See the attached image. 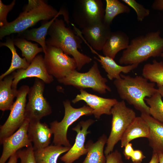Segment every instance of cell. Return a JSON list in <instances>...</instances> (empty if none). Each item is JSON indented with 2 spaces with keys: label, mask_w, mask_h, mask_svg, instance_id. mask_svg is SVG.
<instances>
[{
  "label": "cell",
  "mask_w": 163,
  "mask_h": 163,
  "mask_svg": "<svg viewBox=\"0 0 163 163\" xmlns=\"http://www.w3.org/2000/svg\"><path fill=\"white\" fill-rule=\"evenodd\" d=\"M58 16H57L50 21H45L41 26L38 28L26 30L19 34L21 38L27 40L35 41L41 46L44 53L47 49L46 43V36L51 24Z\"/></svg>",
  "instance_id": "cb8c5ba5"
},
{
  "label": "cell",
  "mask_w": 163,
  "mask_h": 163,
  "mask_svg": "<svg viewBox=\"0 0 163 163\" xmlns=\"http://www.w3.org/2000/svg\"><path fill=\"white\" fill-rule=\"evenodd\" d=\"M44 87L45 83L37 78L29 88L25 111V120L29 122L40 121L52 112L51 107L43 96Z\"/></svg>",
  "instance_id": "ba28073f"
},
{
  "label": "cell",
  "mask_w": 163,
  "mask_h": 163,
  "mask_svg": "<svg viewBox=\"0 0 163 163\" xmlns=\"http://www.w3.org/2000/svg\"><path fill=\"white\" fill-rule=\"evenodd\" d=\"M80 94H78L72 101L75 104L81 101L85 102L88 106L93 110V114L97 119L103 114L110 115L111 110L117 102L115 98H105L92 94L83 89L80 90Z\"/></svg>",
  "instance_id": "9a60e30c"
},
{
  "label": "cell",
  "mask_w": 163,
  "mask_h": 163,
  "mask_svg": "<svg viewBox=\"0 0 163 163\" xmlns=\"http://www.w3.org/2000/svg\"><path fill=\"white\" fill-rule=\"evenodd\" d=\"M113 84L121 99L133 105L141 113L149 114V107L144 101L146 97H150L158 92L155 83L149 82L142 76L132 77L120 74V77L115 79Z\"/></svg>",
  "instance_id": "7a4b0ae2"
},
{
  "label": "cell",
  "mask_w": 163,
  "mask_h": 163,
  "mask_svg": "<svg viewBox=\"0 0 163 163\" xmlns=\"http://www.w3.org/2000/svg\"><path fill=\"white\" fill-rule=\"evenodd\" d=\"M159 157V163H163V153L158 154Z\"/></svg>",
  "instance_id": "60d3db41"
},
{
  "label": "cell",
  "mask_w": 163,
  "mask_h": 163,
  "mask_svg": "<svg viewBox=\"0 0 163 163\" xmlns=\"http://www.w3.org/2000/svg\"><path fill=\"white\" fill-rule=\"evenodd\" d=\"M13 40L14 45L21 51L22 56L24 57L30 64L37 54L43 52L42 48L39 47L38 44L33 43L21 37Z\"/></svg>",
  "instance_id": "f1b7e54d"
},
{
  "label": "cell",
  "mask_w": 163,
  "mask_h": 163,
  "mask_svg": "<svg viewBox=\"0 0 163 163\" xmlns=\"http://www.w3.org/2000/svg\"><path fill=\"white\" fill-rule=\"evenodd\" d=\"M150 129L149 125L140 117H136L129 125L121 139V147H124L134 139L148 138Z\"/></svg>",
  "instance_id": "44dd1931"
},
{
  "label": "cell",
  "mask_w": 163,
  "mask_h": 163,
  "mask_svg": "<svg viewBox=\"0 0 163 163\" xmlns=\"http://www.w3.org/2000/svg\"><path fill=\"white\" fill-rule=\"evenodd\" d=\"M129 43L128 35L121 30L111 32L102 49L105 56L114 59L120 51L126 49Z\"/></svg>",
  "instance_id": "ffe728a7"
},
{
  "label": "cell",
  "mask_w": 163,
  "mask_h": 163,
  "mask_svg": "<svg viewBox=\"0 0 163 163\" xmlns=\"http://www.w3.org/2000/svg\"><path fill=\"white\" fill-rule=\"evenodd\" d=\"M65 113L62 120L59 122L54 121L50 123V128L53 135V143L55 145L71 147L72 146L67 138L68 128L75 121L83 116L93 114V110L88 105L75 108L71 104L69 101L63 102Z\"/></svg>",
  "instance_id": "52a82bcc"
},
{
  "label": "cell",
  "mask_w": 163,
  "mask_h": 163,
  "mask_svg": "<svg viewBox=\"0 0 163 163\" xmlns=\"http://www.w3.org/2000/svg\"><path fill=\"white\" fill-rule=\"evenodd\" d=\"M44 60L48 73L57 80L66 77L77 68L73 58L60 49L53 46H47Z\"/></svg>",
  "instance_id": "30bf717a"
},
{
  "label": "cell",
  "mask_w": 163,
  "mask_h": 163,
  "mask_svg": "<svg viewBox=\"0 0 163 163\" xmlns=\"http://www.w3.org/2000/svg\"><path fill=\"white\" fill-rule=\"evenodd\" d=\"M105 10L101 0H78L74 5V22L82 29L103 21Z\"/></svg>",
  "instance_id": "9c48e42d"
},
{
  "label": "cell",
  "mask_w": 163,
  "mask_h": 163,
  "mask_svg": "<svg viewBox=\"0 0 163 163\" xmlns=\"http://www.w3.org/2000/svg\"><path fill=\"white\" fill-rule=\"evenodd\" d=\"M13 79L12 72L0 80V109L2 111L10 110L17 95L18 90L12 87Z\"/></svg>",
  "instance_id": "7402d4cb"
},
{
  "label": "cell",
  "mask_w": 163,
  "mask_h": 163,
  "mask_svg": "<svg viewBox=\"0 0 163 163\" xmlns=\"http://www.w3.org/2000/svg\"><path fill=\"white\" fill-rule=\"evenodd\" d=\"M124 147L123 154L126 159L129 160L131 158L134 151L132 144L131 143H129Z\"/></svg>",
  "instance_id": "d590c367"
},
{
  "label": "cell",
  "mask_w": 163,
  "mask_h": 163,
  "mask_svg": "<svg viewBox=\"0 0 163 163\" xmlns=\"http://www.w3.org/2000/svg\"><path fill=\"white\" fill-rule=\"evenodd\" d=\"M142 162H132V163H141Z\"/></svg>",
  "instance_id": "b9f144b4"
},
{
  "label": "cell",
  "mask_w": 163,
  "mask_h": 163,
  "mask_svg": "<svg viewBox=\"0 0 163 163\" xmlns=\"http://www.w3.org/2000/svg\"><path fill=\"white\" fill-rule=\"evenodd\" d=\"M142 75L151 82L156 83L157 86H163V62L154 59L152 63L146 64L142 69Z\"/></svg>",
  "instance_id": "4316f807"
},
{
  "label": "cell",
  "mask_w": 163,
  "mask_h": 163,
  "mask_svg": "<svg viewBox=\"0 0 163 163\" xmlns=\"http://www.w3.org/2000/svg\"><path fill=\"white\" fill-rule=\"evenodd\" d=\"M83 40L89 48L91 52L99 57L98 58L94 56V58L100 62L102 68L107 73V77L110 80L119 78L121 72L128 73L137 68L139 65L138 64H133L124 66H120L117 64L114 59L99 54L91 47L84 39H83Z\"/></svg>",
  "instance_id": "ac0fdd59"
},
{
  "label": "cell",
  "mask_w": 163,
  "mask_h": 163,
  "mask_svg": "<svg viewBox=\"0 0 163 163\" xmlns=\"http://www.w3.org/2000/svg\"><path fill=\"white\" fill-rule=\"evenodd\" d=\"M110 25L103 21L82 29L81 32L88 43L95 50H102L111 32Z\"/></svg>",
  "instance_id": "2e32d148"
},
{
  "label": "cell",
  "mask_w": 163,
  "mask_h": 163,
  "mask_svg": "<svg viewBox=\"0 0 163 163\" xmlns=\"http://www.w3.org/2000/svg\"><path fill=\"white\" fill-rule=\"evenodd\" d=\"M13 73L14 79L12 87L15 89H17L20 80L27 78L36 77L46 84H50L53 80V77L48 73L46 70L44 57L40 55H37L27 69H18Z\"/></svg>",
  "instance_id": "5bb4252c"
},
{
  "label": "cell",
  "mask_w": 163,
  "mask_h": 163,
  "mask_svg": "<svg viewBox=\"0 0 163 163\" xmlns=\"http://www.w3.org/2000/svg\"><path fill=\"white\" fill-rule=\"evenodd\" d=\"M15 0H13L11 3L8 5H5L0 0V27L7 25L8 22L7 20V16L8 13L14 7Z\"/></svg>",
  "instance_id": "d6a6232c"
},
{
  "label": "cell",
  "mask_w": 163,
  "mask_h": 163,
  "mask_svg": "<svg viewBox=\"0 0 163 163\" xmlns=\"http://www.w3.org/2000/svg\"><path fill=\"white\" fill-rule=\"evenodd\" d=\"M122 1L133 8L136 11L138 21H142L150 14V10L135 0H122Z\"/></svg>",
  "instance_id": "4dcf8cb0"
},
{
  "label": "cell",
  "mask_w": 163,
  "mask_h": 163,
  "mask_svg": "<svg viewBox=\"0 0 163 163\" xmlns=\"http://www.w3.org/2000/svg\"><path fill=\"white\" fill-rule=\"evenodd\" d=\"M18 158L16 152L10 157L9 161L7 163H17Z\"/></svg>",
  "instance_id": "f35d334b"
},
{
  "label": "cell",
  "mask_w": 163,
  "mask_h": 163,
  "mask_svg": "<svg viewBox=\"0 0 163 163\" xmlns=\"http://www.w3.org/2000/svg\"><path fill=\"white\" fill-rule=\"evenodd\" d=\"M162 96L157 92L145 100L149 107V114L156 120L163 123V101Z\"/></svg>",
  "instance_id": "f546056e"
},
{
  "label": "cell",
  "mask_w": 163,
  "mask_h": 163,
  "mask_svg": "<svg viewBox=\"0 0 163 163\" xmlns=\"http://www.w3.org/2000/svg\"><path fill=\"white\" fill-rule=\"evenodd\" d=\"M106 157V163H124L121 154L117 150L111 152Z\"/></svg>",
  "instance_id": "836d02e7"
},
{
  "label": "cell",
  "mask_w": 163,
  "mask_h": 163,
  "mask_svg": "<svg viewBox=\"0 0 163 163\" xmlns=\"http://www.w3.org/2000/svg\"><path fill=\"white\" fill-rule=\"evenodd\" d=\"M140 116L149 125L150 132L148 139L152 152L163 153V123L149 114L141 113Z\"/></svg>",
  "instance_id": "d6986e66"
},
{
  "label": "cell",
  "mask_w": 163,
  "mask_h": 163,
  "mask_svg": "<svg viewBox=\"0 0 163 163\" xmlns=\"http://www.w3.org/2000/svg\"><path fill=\"white\" fill-rule=\"evenodd\" d=\"M111 129L104 152L105 156L113 152L129 125L136 117L135 112L127 107L124 101H118L111 109Z\"/></svg>",
  "instance_id": "8992f818"
},
{
  "label": "cell",
  "mask_w": 163,
  "mask_h": 163,
  "mask_svg": "<svg viewBox=\"0 0 163 163\" xmlns=\"http://www.w3.org/2000/svg\"><path fill=\"white\" fill-rule=\"evenodd\" d=\"M107 136L102 135L95 142L89 140L85 145L88 149L87 156L82 163H105L106 157L104 148L107 140Z\"/></svg>",
  "instance_id": "603a6c76"
},
{
  "label": "cell",
  "mask_w": 163,
  "mask_h": 163,
  "mask_svg": "<svg viewBox=\"0 0 163 163\" xmlns=\"http://www.w3.org/2000/svg\"><path fill=\"white\" fill-rule=\"evenodd\" d=\"M0 45L1 47L5 46L8 47L11 50L12 55L11 66L5 72L0 75V80L14 72L16 69H26L29 66L30 64L25 58H21L17 53L12 39L8 38L5 42H1Z\"/></svg>",
  "instance_id": "484cf974"
},
{
  "label": "cell",
  "mask_w": 163,
  "mask_h": 163,
  "mask_svg": "<svg viewBox=\"0 0 163 163\" xmlns=\"http://www.w3.org/2000/svg\"><path fill=\"white\" fill-rule=\"evenodd\" d=\"M158 90L159 93L160 94L161 96L163 97V86H158Z\"/></svg>",
  "instance_id": "ab89813d"
},
{
  "label": "cell",
  "mask_w": 163,
  "mask_h": 163,
  "mask_svg": "<svg viewBox=\"0 0 163 163\" xmlns=\"http://www.w3.org/2000/svg\"><path fill=\"white\" fill-rule=\"evenodd\" d=\"M53 134L50 128L45 123L40 121L29 122L27 135L33 143L34 151L40 150L49 145Z\"/></svg>",
  "instance_id": "e0dca14e"
},
{
  "label": "cell",
  "mask_w": 163,
  "mask_h": 163,
  "mask_svg": "<svg viewBox=\"0 0 163 163\" xmlns=\"http://www.w3.org/2000/svg\"><path fill=\"white\" fill-rule=\"evenodd\" d=\"M17 153L21 160L20 163H37L32 145L23 150L20 149Z\"/></svg>",
  "instance_id": "1f68e13d"
},
{
  "label": "cell",
  "mask_w": 163,
  "mask_h": 163,
  "mask_svg": "<svg viewBox=\"0 0 163 163\" xmlns=\"http://www.w3.org/2000/svg\"><path fill=\"white\" fill-rule=\"evenodd\" d=\"M30 88L22 86L18 90L16 101L10 110L8 117L0 127V141L13 134L22 125L25 120L26 97Z\"/></svg>",
  "instance_id": "8fae6325"
},
{
  "label": "cell",
  "mask_w": 163,
  "mask_h": 163,
  "mask_svg": "<svg viewBox=\"0 0 163 163\" xmlns=\"http://www.w3.org/2000/svg\"><path fill=\"white\" fill-rule=\"evenodd\" d=\"M64 21L57 18L50 27L46 40L47 46L61 49L66 54L72 56L75 59L77 69L80 70L84 66L90 63L92 59L78 50L81 48L83 40L70 28L66 27Z\"/></svg>",
  "instance_id": "3957f363"
},
{
  "label": "cell",
  "mask_w": 163,
  "mask_h": 163,
  "mask_svg": "<svg viewBox=\"0 0 163 163\" xmlns=\"http://www.w3.org/2000/svg\"><path fill=\"white\" fill-rule=\"evenodd\" d=\"M57 80L65 85H72L80 90L90 88L101 94L111 91L106 84L107 80L101 74L96 61H94L93 66L86 72H80L75 69L66 77Z\"/></svg>",
  "instance_id": "5b68a950"
},
{
  "label": "cell",
  "mask_w": 163,
  "mask_h": 163,
  "mask_svg": "<svg viewBox=\"0 0 163 163\" xmlns=\"http://www.w3.org/2000/svg\"><path fill=\"white\" fill-rule=\"evenodd\" d=\"M145 158L142 151L136 149L134 150L131 159L133 162H142Z\"/></svg>",
  "instance_id": "e575fe53"
},
{
  "label": "cell",
  "mask_w": 163,
  "mask_h": 163,
  "mask_svg": "<svg viewBox=\"0 0 163 163\" xmlns=\"http://www.w3.org/2000/svg\"><path fill=\"white\" fill-rule=\"evenodd\" d=\"M160 34L158 30L133 38L123 51L119 63L126 65H139L150 57L160 56L163 53V37Z\"/></svg>",
  "instance_id": "277c9868"
},
{
  "label": "cell",
  "mask_w": 163,
  "mask_h": 163,
  "mask_svg": "<svg viewBox=\"0 0 163 163\" xmlns=\"http://www.w3.org/2000/svg\"><path fill=\"white\" fill-rule=\"evenodd\" d=\"M106 7L103 21L110 25L114 18L123 13H129V7L118 0H106Z\"/></svg>",
  "instance_id": "83f0119b"
},
{
  "label": "cell",
  "mask_w": 163,
  "mask_h": 163,
  "mask_svg": "<svg viewBox=\"0 0 163 163\" xmlns=\"http://www.w3.org/2000/svg\"><path fill=\"white\" fill-rule=\"evenodd\" d=\"M62 10L58 11L43 0H29L18 17L0 28V39L12 34H20L40 21H48L62 14L66 22L68 15Z\"/></svg>",
  "instance_id": "6da1fadb"
},
{
  "label": "cell",
  "mask_w": 163,
  "mask_h": 163,
  "mask_svg": "<svg viewBox=\"0 0 163 163\" xmlns=\"http://www.w3.org/2000/svg\"><path fill=\"white\" fill-rule=\"evenodd\" d=\"M94 122L91 119L82 121L72 128L77 133L75 142L67 153L60 158L61 161L64 163H73L81 156L87 153L88 149L85 143L87 134L90 133L87 130Z\"/></svg>",
  "instance_id": "4fadbf2b"
},
{
  "label": "cell",
  "mask_w": 163,
  "mask_h": 163,
  "mask_svg": "<svg viewBox=\"0 0 163 163\" xmlns=\"http://www.w3.org/2000/svg\"><path fill=\"white\" fill-rule=\"evenodd\" d=\"M29 122L25 120L21 126L13 134L1 141L3 151L0 158V163H5L8 159L24 147L32 145L29 139L27 129Z\"/></svg>",
  "instance_id": "7c38bea8"
},
{
  "label": "cell",
  "mask_w": 163,
  "mask_h": 163,
  "mask_svg": "<svg viewBox=\"0 0 163 163\" xmlns=\"http://www.w3.org/2000/svg\"><path fill=\"white\" fill-rule=\"evenodd\" d=\"M152 8L154 10L163 11V0H155L152 5Z\"/></svg>",
  "instance_id": "8d00e7d4"
},
{
  "label": "cell",
  "mask_w": 163,
  "mask_h": 163,
  "mask_svg": "<svg viewBox=\"0 0 163 163\" xmlns=\"http://www.w3.org/2000/svg\"><path fill=\"white\" fill-rule=\"evenodd\" d=\"M71 147L51 145L40 150L34 151L37 163H57L58 157L67 152Z\"/></svg>",
  "instance_id": "d4e9b609"
},
{
  "label": "cell",
  "mask_w": 163,
  "mask_h": 163,
  "mask_svg": "<svg viewBox=\"0 0 163 163\" xmlns=\"http://www.w3.org/2000/svg\"><path fill=\"white\" fill-rule=\"evenodd\" d=\"M159 157L157 153L152 152V158L149 163H159Z\"/></svg>",
  "instance_id": "74e56055"
},
{
  "label": "cell",
  "mask_w": 163,
  "mask_h": 163,
  "mask_svg": "<svg viewBox=\"0 0 163 163\" xmlns=\"http://www.w3.org/2000/svg\"><path fill=\"white\" fill-rule=\"evenodd\" d=\"M160 56H161V57L163 58V53H161Z\"/></svg>",
  "instance_id": "7bdbcfd3"
}]
</instances>
